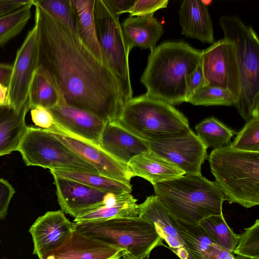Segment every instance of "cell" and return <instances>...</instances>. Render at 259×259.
Returning <instances> with one entry per match:
<instances>
[{"instance_id":"9a60e30c","label":"cell","mask_w":259,"mask_h":259,"mask_svg":"<svg viewBox=\"0 0 259 259\" xmlns=\"http://www.w3.org/2000/svg\"><path fill=\"white\" fill-rule=\"evenodd\" d=\"M53 132L61 141L95 168L100 175L131 183L133 177L127 164L116 160L99 147Z\"/></svg>"},{"instance_id":"4dcf8cb0","label":"cell","mask_w":259,"mask_h":259,"mask_svg":"<svg viewBox=\"0 0 259 259\" xmlns=\"http://www.w3.org/2000/svg\"><path fill=\"white\" fill-rule=\"evenodd\" d=\"M33 0L23 7L0 17V47L19 34L31 17Z\"/></svg>"},{"instance_id":"83f0119b","label":"cell","mask_w":259,"mask_h":259,"mask_svg":"<svg viewBox=\"0 0 259 259\" xmlns=\"http://www.w3.org/2000/svg\"><path fill=\"white\" fill-rule=\"evenodd\" d=\"M59 94L48 76L37 68L30 83L28 96L30 109L36 107L51 109L58 104Z\"/></svg>"},{"instance_id":"f1b7e54d","label":"cell","mask_w":259,"mask_h":259,"mask_svg":"<svg viewBox=\"0 0 259 259\" xmlns=\"http://www.w3.org/2000/svg\"><path fill=\"white\" fill-rule=\"evenodd\" d=\"M197 136L207 149H214L227 145L236 134L218 119L213 117L207 118L195 126Z\"/></svg>"},{"instance_id":"52a82bcc","label":"cell","mask_w":259,"mask_h":259,"mask_svg":"<svg viewBox=\"0 0 259 259\" xmlns=\"http://www.w3.org/2000/svg\"><path fill=\"white\" fill-rule=\"evenodd\" d=\"M74 223V228L84 234L138 259L149 257L155 248L165 246L154 224L139 216Z\"/></svg>"},{"instance_id":"ffe728a7","label":"cell","mask_w":259,"mask_h":259,"mask_svg":"<svg viewBox=\"0 0 259 259\" xmlns=\"http://www.w3.org/2000/svg\"><path fill=\"white\" fill-rule=\"evenodd\" d=\"M181 34L203 43L214 42L213 24L208 7L199 0H184L178 11Z\"/></svg>"},{"instance_id":"8fae6325","label":"cell","mask_w":259,"mask_h":259,"mask_svg":"<svg viewBox=\"0 0 259 259\" xmlns=\"http://www.w3.org/2000/svg\"><path fill=\"white\" fill-rule=\"evenodd\" d=\"M147 143L150 150L185 174H201V165L207 157V149L191 130L180 137Z\"/></svg>"},{"instance_id":"7402d4cb","label":"cell","mask_w":259,"mask_h":259,"mask_svg":"<svg viewBox=\"0 0 259 259\" xmlns=\"http://www.w3.org/2000/svg\"><path fill=\"white\" fill-rule=\"evenodd\" d=\"M137 200L131 193H107L103 200L74 218V223L105 221L138 216Z\"/></svg>"},{"instance_id":"44dd1931","label":"cell","mask_w":259,"mask_h":259,"mask_svg":"<svg viewBox=\"0 0 259 259\" xmlns=\"http://www.w3.org/2000/svg\"><path fill=\"white\" fill-rule=\"evenodd\" d=\"M191 259H235V254L222 248L198 224L175 218Z\"/></svg>"},{"instance_id":"d4e9b609","label":"cell","mask_w":259,"mask_h":259,"mask_svg":"<svg viewBox=\"0 0 259 259\" xmlns=\"http://www.w3.org/2000/svg\"><path fill=\"white\" fill-rule=\"evenodd\" d=\"M28 101L20 111L10 106H0V157L17 151L26 133Z\"/></svg>"},{"instance_id":"f6af8a7d","label":"cell","mask_w":259,"mask_h":259,"mask_svg":"<svg viewBox=\"0 0 259 259\" xmlns=\"http://www.w3.org/2000/svg\"><path fill=\"white\" fill-rule=\"evenodd\" d=\"M126 252L125 251H122L119 253H118L117 255H116V256H114L112 258H111L110 259H122V257L123 256V255L125 253H126Z\"/></svg>"},{"instance_id":"7c38bea8","label":"cell","mask_w":259,"mask_h":259,"mask_svg":"<svg viewBox=\"0 0 259 259\" xmlns=\"http://www.w3.org/2000/svg\"><path fill=\"white\" fill-rule=\"evenodd\" d=\"M12 67L8 86L9 104L20 111L27 101L29 87L37 69V40L34 25L18 49Z\"/></svg>"},{"instance_id":"60d3db41","label":"cell","mask_w":259,"mask_h":259,"mask_svg":"<svg viewBox=\"0 0 259 259\" xmlns=\"http://www.w3.org/2000/svg\"><path fill=\"white\" fill-rule=\"evenodd\" d=\"M31 0H0V17L29 3Z\"/></svg>"},{"instance_id":"603a6c76","label":"cell","mask_w":259,"mask_h":259,"mask_svg":"<svg viewBox=\"0 0 259 259\" xmlns=\"http://www.w3.org/2000/svg\"><path fill=\"white\" fill-rule=\"evenodd\" d=\"M127 166L133 177L142 178L152 185L185 174L176 165L150 150L134 156Z\"/></svg>"},{"instance_id":"ac0fdd59","label":"cell","mask_w":259,"mask_h":259,"mask_svg":"<svg viewBox=\"0 0 259 259\" xmlns=\"http://www.w3.org/2000/svg\"><path fill=\"white\" fill-rule=\"evenodd\" d=\"M53 177L61 210L74 218L100 203L107 193L73 180Z\"/></svg>"},{"instance_id":"ee69618b","label":"cell","mask_w":259,"mask_h":259,"mask_svg":"<svg viewBox=\"0 0 259 259\" xmlns=\"http://www.w3.org/2000/svg\"><path fill=\"white\" fill-rule=\"evenodd\" d=\"M122 259H138V258H135V257L132 256V255H131L130 254L126 253L123 255V256L122 257ZM144 259H149V257H147V258H144Z\"/></svg>"},{"instance_id":"e0dca14e","label":"cell","mask_w":259,"mask_h":259,"mask_svg":"<svg viewBox=\"0 0 259 259\" xmlns=\"http://www.w3.org/2000/svg\"><path fill=\"white\" fill-rule=\"evenodd\" d=\"M138 216L152 222L168 245L181 259H191L179 231L175 218L159 201L151 195L138 204Z\"/></svg>"},{"instance_id":"f35d334b","label":"cell","mask_w":259,"mask_h":259,"mask_svg":"<svg viewBox=\"0 0 259 259\" xmlns=\"http://www.w3.org/2000/svg\"><path fill=\"white\" fill-rule=\"evenodd\" d=\"M204 86V79L200 63L190 76L188 86V99Z\"/></svg>"},{"instance_id":"8992f818","label":"cell","mask_w":259,"mask_h":259,"mask_svg":"<svg viewBox=\"0 0 259 259\" xmlns=\"http://www.w3.org/2000/svg\"><path fill=\"white\" fill-rule=\"evenodd\" d=\"M219 24L224 38L235 47L240 73V94L234 106L247 121L259 115V39L250 26L236 15L223 16Z\"/></svg>"},{"instance_id":"30bf717a","label":"cell","mask_w":259,"mask_h":259,"mask_svg":"<svg viewBox=\"0 0 259 259\" xmlns=\"http://www.w3.org/2000/svg\"><path fill=\"white\" fill-rule=\"evenodd\" d=\"M201 66L204 86H217L229 91L234 98L235 105L240 94V73L234 43L224 37L214 41L201 51Z\"/></svg>"},{"instance_id":"cb8c5ba5","label":"cell","mask_w":259,"mask_h":259,"mask_svg":"<svg viewBox=\"0 0 259 259\" xmlns=\"http://www.w3.org/2000/svg\"><path fill=\"white\" fill-rule=\"evenodd\" d=\"M121 26L131 51L135 47L152 51L164 32L162 25L153 15L129 16Z\"/></svg>"},{"instance_id":"484cf974","label":"cell","mask_w":259,"mask_h":259,"mask_svg":"<svg viewBox=\"0 0 259 259\" xmlns=\"http://www.w3.org/2000/svg\"><path fill=\"white\" fill-rule=\"evenodd\" d=\"M70 1L76 13L79 38L99 60L107 65L96 33L94 18V8L96 0Z\"/></svg>"},{"instance_id":"277c9868","label":"cell","mask_w":259,"mask_h":259,"mask_svg":"<svg viewBox=\"0 0 259 259\" xmlns=\"http://www.w3.org/2000/svg\"><path fill=\"white\" fill-rule=\"evenodd\" d=\"M214 183L225 200L246 208L259 204V152L241 151L230 145L207 156Z\"/></svg>"},{"instance_id":"bcb514c9","label":"cell","mask_w":259,"mask_h":259,"mask_svg":"<svg viewBox=\"0 0 259 259\" xmlns=\"http://www.w3.org/2000/svg\"><path fill=\"white\" fill-rule=\"evenodd\" d=\"M235 259H256V258L247 257V256L240 255H235Z\"/></svg>"},{"instance_id":"74e56055","label":"cell","mask_w":259,"mask_h":259,"mask_svg":"<svg viewBox=\"0 0 259 259\" xmlns=\"http://www.w3.org/2000/svg\"><path fill=\"white\" fill-rule=\"evenodd\" d=\"M15 193L9 182L0 178V220L4 219L7 214L10 202Z\"/></svg>"},{"instance_id":"8d00e7d4","label":"cell","mask_w":259,"mask_h":259,"mask_svg":"<svg viewBox=\"0 0 259 259\" xmlns=\"http://www.w3.org/2000/svg\"><path fill=\"white\" fill-rule=\"evenodd\" d=\"M32 120L35 125L44 129L51 130L54 121L53 116L49 109L42 107H36L31 109Z\"/></svg>"},{"instance_id":"836d02e7","label":"cell","mask_w":259,"mask_h":259,"mask_svg":"<svg viewBox=\"0 0 259 259\" xmlns=\"http://www.w3.org/2000/svg\"><path fill=\"white\" fill-rule=\"evenodd\" d=\"M230 145L241 151L259 152V115L246 121Z\"/></svg>"},{"instance_id":"4fadbf2b","label":"cell","mask_w":259,"mask_h":259,"mask_svg":"<svg viewBox=\"0 0 259 259\" xmlns=\"http://www.w3.org/2000/svg\"><path fill=\"white\" fill-rule=\"evenodd\" d=\"M54 121L51 130L100 147V139L105 125L97 117L59 103L49 109Z\"/></svg>"},{"instance_id":"4316f807","label":"cell","mask_w":259,"mask_h":259,"mask_svg":"<svg viewBox=\"0 0 259 259\" xmlns=\"http://www.w3.org/2000/svg\"><path fill=\"white\" fill-rule=\"evenodd\" d=\"M51 174L73 180L94 189L115 194L131 193L130 184L118 181L99 174L66 170H51Z\"/></svg>"},{"instance_id":"e575fe53","label":"cell","mask_w":259,"mask_h":259,"mask_svg":"<svg viewBox=\"0 0 259 259\" xmlns=\"http://www.w3.org/2000/svg\"><path fill=\"white\" fill-rule=\"evenodd\" d=\"M240 255L259 259V220H256L250 227L244 229L239 235L236 246L233 252Z\"/></svg>"},{"instance_id":"2e32d148","label":"cell","mask_w":259,"mask_h":259,"mask_svg":"<svg viewBox=\"0 0 259 259\" xmlns=\"http://www.w3.org/2000/svg\"><path fill=\"white\" fill-rule=\"evenodd\" d=\"M124 251L74 228L60 247L41 259H110Z\"/></svg>"},{"instance_id":"6da1fadb","label":"cell","mask_w":259,"mask_h":259,"mask_svg":"<svg viewBox=\"0 0 259 259\" xmlns=\"http://www.w3.org/2000/svg\"><path fill=\"white\" fill-rule=\"evenodd\" d=\"M34 7L37 68L57 89L59 103L90 113L105 123L117 121L125 103L119 79L79 37Z\"/></svg>"},{"instance_id":"d6a6232c","label":"cell","mask_w":259,"mask_h":259,"mask_svg":"<svg viewBox=\"0 0 259 259\" xmlns=\"http://www.w3.org/2000/svg\"><path fill=\"white\" fill-rule=\"evenodd\" d=\"M193 105L234 106V98L228 90L222 88L206 85L191 96L187 102Z\"/></svg>"},{"instance_id":"1f68e13d","label":"cell","mask_w":259,"mask_h":259,"mask_svg":"<svg viewBox=\"0 0 259 259\" xmlns=\"http://www.w3.org/2000/svg\"><path fill=\"white\" fill-rule=\"evenodd\" d=\"M37 6L57 21L78 36L75 9L70 0H33Z\"/></svg>"},{"instance_id":"f546056e","label":"cell","mask_w":259,"mask_h":259,"mask_svg":"<svg viewBox=\"0 0 259 259\" xmlns=\"http://www.w3.org/2000/svg\"><path fill=\"white\" fill-rule=\"evenodd\" d=\"M198 224L217 244L226 250L233 252L239 235L228 226L223 214L209 216L201 220Z\"/></svg>"},{"instance_id":"ab89813d","label":"cell","mask_w":259,"mask_h":259,"mask_svg":"<svg viewBox=\"0 0 259 259\" xmlns=\"http://www.w3.org/2000/svg\"><path fill=\"white\" fill-rule=\"evenodd\" d=\"M115 15L119 16L132 6L136 0H103Z\"/></svg>"},{"instance_id":"d590c367","label":"cell","mask_w":259,"mask_h":259,"mask_svg":"<svg viewBox=\"0 0 259 259\" xmlns=\"http://www.w3.org/2000/svg\"><path fill=\"white\" fill-rule=\"evenodd\" d=\"M168 3V0H136L126 13L131 16L147 17L153 15L157 10L166 8Z\"/></svg>"},{"instance_id":"b9f144b4","label":"cell","mask_w":259,"mask_h":259,"mask_svg":"<svg viewBox=\"0 0 259 259\" xmlns=\"http://www.w3.org/2000/svg\"><path fill=\"white\" fill-rule=\"evenodd\" d=\"M12 65L0 63V84L8 86L12 71Z\"/></svg>"},{"instance_id":"d6986e66","label":"cell","mask_w":259,"mask_h":259,"mask_svg":"<svg viewBox=\"0 0 259 259\" xmlns=\"http://www.w3.org/2000/svg\"><path fill=\"white\" fill-rule=\"evenodd\" d=\"M99 145L116 160L127 165L134 156L150 150L147 142L127 131L117 121L105 124Z\"/></svg>"},{"instance_id":"ba28073f","label":"cell","mask_w":259,"mask_h":259,"mask_svg":"<svg viewBox=\"0 0 259 259\" xmlns=\"http://www.w3.org/2000/svg\"><path fill=\"white\" fill-rule=\"evenodd\" d=\"M17 151L27 166L99 174L51 130L28 126Z\"/></svg>"},{"instance_id":"7bdbcfd3","label":"cell","mask_w":259,"mask_h":259,"mask_svg":"<svg viewBox=\"0 0 259 259\" xmlns=\"http://www.w3.org/2000/svg\"><path fill=\"white\" fill-rule=\"evenodd\" d=\"M10 106L8 86L0 84V106Z\"/></svg>"},{"instance_id":"5bb4252c","label":"cell","mask_w":259,"mask_h":259,"mask_svg":"<svg viewBox=\"0 0 259 259\" xmlns=\"http://www.w3.org/2000/svg\"><path fill=\"white\" fill-rule=\"evenodd\" d=\"M74 229V223L62 210L50 211L38 217L29 229L33 253L41 259L60 247Z\"/></svg>"},{"instance_id":"9c48e42d","label":"cell","mask_w":259,"mask_h":259,"mask_svg":"<svg viewBox=\"0 0 259 259\" xmlns=\"http://www.w3.org/2000/svg\"><path fill=\"white\" fill-rule=\"evenodd\" d=\"M94 18L98 42L108 66L121 83L126 102L133 94L129 67L131 50L119 16L113 14L103 0H96Z\"/></svg>"},{"instance_id":"3957f363","label":"cell","mask_w":259,"mask_h":259,"mask_svg":"<svg viewBox=\"0 0 259 259\" xmlns=\"http://www.w3.org/2000/svg\"><path fill=\"white\" fill-rule=\"evenodd\" d=\"M153 186L155 195L177 219L198 224L209 216L223 214V193L201 174H184Z\"/></svg>"},{"instance_id":"7a4b0ae2","label":"cell","mask_w":259,"mask_h":259,"mask_svg":"<svg viewBox=\"0 0 259 259\" xmlns=\"http://www.w3.org/2000/svg\"><path fill=\"white\" fill-rule=\"evenodd\" d=\"M201 59V51L185 41L161 42L151 51L140 78L145 94L174 106L187 102L190 76Z\"/></svg>"},{"instance_id":"5b68a950","label":"cell","mask_w":259,"mask_h":259,"mask_svg":"<svg viewBox=\"0 0 259 259\" xmlns=\"http://www.w3.org/2000/svg\"><path fill=\"white\" fill-rule=\"evenodd\" d=\"M117 121L146 142L180 137L191 130L187 118L174 106L145 94L126 101Z\"/></svg>"}]
</instances>
